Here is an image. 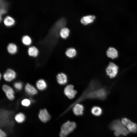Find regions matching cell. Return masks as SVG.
I'll return each mask as SVG.
<instances>
[{
    "instance_id": "1",
    "label": "cell",
    "mask_w": 137,
    "mask_h": 137,
    "mask_svg": "<svg viewBox=\"0 0 137 137\" xmlns=\"http://www.w3.org/2000/svg\"><path fill=\"white\" fill-rule=\"evenodd\" d=\"M94 81L91 82L88 88L83 95L69 106L70 109L72 108L75 104L79 103L86 99H97L101 100L105 99L107 93L104 88H98V85Z\"/></svg>"
},
{
    "instance_id": "2",
    "label": "cell",
    "mask_w": 137,
    "mask_h": 137,
    "mask_svg": "<svg viewBox=\"0 0 137 137\" xmlns=\"http://www.w3.org/2000/svg\"><path fill=\"white\" fill-rule=\"evenodd\" d=\"M111 130L114 131V134L116 136L121 135L126 136L129 133V131L119 120L114 121L110 125Z\"/></svg>"
},
{
    "instance_id": "3",
    "label": "cell",
    "mask_w": 137,
    "mask_h": 137,
    "mask_svg": "<svg viewBox=\"0 0 137 137\" xmlns=\"http://www.w3.org/2000/svg\"><path fill=\"white\" fill-rule=\"evenodd\" d=\"M77 124L73 121H67L61 125L59 133L60 137H67L76 129Z\"/></svg>"
},
{
    "instance_id": "4",
    "label": "cell",
    "mask_w": 137,
    "mask_h": 137,
    "mask_svg": "<svg viewBox=\"0 0 137 137\" xmlns=\"http://www.w3.org/2000/svg\"><path fill=\"white\" fill-rule=\"evenodd\" d=\"M118 69L117 65L112 62H110L106 69V71L107 75L110 78H113L117 75Z\"/></svg>"
},
{
    "instance_id": "5",
    "label": "cell",
    "mask_w": 137,
    "mask_h": 137,
    "mask_svg": "<svg viewBox=\"0 0 137 137\" xmlns=\"http://www.w3.org/2000/svg\"><path fill=\"white\" fill-rule=\"evenodd\" d=\"M121 122L124 126H126L129 132L134 133L137 132L136 124L132 122L129 119L126 118H123Z\"/></svg>"
},
{
    "instance_id": "6",
    "label": "cell",
    "mask_w": 137,
    "mask_h": 137,
    "mask_svg": "<svg viewBox=\"0 0 137 137\" xmlns=\"http://www.w3.org/2000/svg\"><path fill=\"white\" fill-rule=\"evenodd\" d=\"M74 88L73 85L68 84L66 86L64 89V94L69 99L74 98L77 94V91L74 89Z\"/></svg>"
},
{
    "instance_id": "7",
    "label": "cell",
    "mask_w": 137,
    "mask_h": 137,
    "mask_svg": "<svg viewBox=\"0 0 137 137\" xmlns=\"http://www.w3.org/2000/svg\"><path fill=\"white\" fill-rule=\"evenodd\" d=\"M74 114L76 116H80L84 114V108L81 104L77 103L74 105L72 107Z\"/></svg>"
},
{
    "instance_id": "8",
    "label": "cell",
    "mask_w": 137,
    "mask_h": 137,
    "mask_svg": "<svg viewBox=\"0 0 137 137\" xmlns=\"http://www.w3.org/2000/svg\"><path fill=\"white\" fill-rule=\"evenodd\" d=\"M38 116L39 119L42 122L45 123L48 121L51 118V116L45 109H41L39 111Z\"/></svg>"
},
{
    "instance_id": "9",
    "label": "cell",
    "mask_w": 137,
    "mask_h": 137,
    "mask_svg": "<svg viewBox=\"0 0 137 137\" xmlns=\"http://www.w3.org/2000/svg\"><path fill=\"white\" fill-rule=\"evenodd\" d=\"M2 89L9 99L12 100L14 99V92L11 88L7 85L5 84L3 86Z\"/></svg>"
},
{
    "instance_id": "10",
    "label": "cell",
    "mask_w": 137,
    "mask_h": 137,
    "mask_svg": "<svg viewBox=\"0 0 137 137\" xmlns=\"http://www.w3.org/2000/svg\"><path fill=\"white\" fill-rule=\"evenodd\" d=\"M16 74L13 70L8 69L7 70L3 75L4 79L6 81H10L16 77Z\"/></svg>"
},
{
    "instance_id": "11",
    "label": "cell",
    "mask_w": 137,
    "mask_h": 137,
    "mask_svg": "<svg viewBox=\"0 0 137 137\" xmlns=\"http://www.w3.org/2000/svg\"><path fill=\"white\" fill-rule=\"evenodd\" d=\"M56 77L57 81L60 85H64L67 82V76L64 73H59L57 75Z\"/></svg>"
},
{
    "instance_id": "12",
    "label": "cell",
    "mask_w": 137,
    "mask_h": 137,
    "mask_svg": "<svg viewBox=\"0 0 137 137\" xmlns=\"http://www.w3.org/2000/svg\"><path fill=\"white\" fill-rule=\"evenodd\" d=\"M106 54L108 57L114 59L117 57L118 52L115 48L111 47L108 48L106 51Z\"/></svg>"
},
{
    "instance_id": "13",
    "label": "cell",
    "mask_w": 137,
    "mask_h": 137,
    "mask_svg": "<svg viewBox=\"0 0 137 137\" xmlns=\"http://www.w3.org/2000/svg\"><path fill=\"white\" fill-rule=\"evenodd\" d=\"M25 89V92L30 95H35L38 92L37 91L33 86L28 83L26 85Z\"/></svg>"
},
{
    "instance_id": "14",
    "label": "cell",
    "mask_w": 137,
    "mask_h": 137,
    "mask_svg": "<svg viewBox=\"0 0 137 137\" xmlns=\"http://www.w3.org/2000/svg\"><path fill=\"white\" fill-rule=\"evenodd\" d=\"M102 108L98 106H94L93 107L91 110V113L94 116H99L101 115L102 113Z\"/></svg>"
},
{
    "instance_id": "15",
    "label": "cell",
    "mask_w": 137,
    "mask_h": 137,
    "mask_svg": "<svg viewBox=\"0 0 137 137\" xmlns=\"http://www.w3.org/2000/svg\"><path fill=\"white\" fill-rule=\"evenodd\" d=\"M95 18V16L93 15L85 16L81 18V22L83 24L86 25L93 22Z\"/></svg>"
},
{
    "instance_id": "16",
    "label": "cell",
    "mask_w": 137,
    "mask_h": 137,
    "mask_svg": "<svg viewBox=\"0 0 137 137\" xmlns=\"http://www.w3.org/2000/svg\"><path fill=\"white\" fill-rule=\"evenodd\" d=\"M37 88L40 90H43L46 88L47 84L45 81L43 79H40L36 83Z\"/></svg>"
},
{
    "instance_id": "17",
    "label": "cell",
    "mask_w": 137,
    "mask_h": 137,
    "mask_svg": "<svg viewBox=\"0 0 137 137\" xmlns=\"http://www.w3.org/2000/svg\"><path fill=\"white\" fill-rule=\"evenodd\" d=\"M14 118L17 122L19 123H21L24 121L25 119V117L23 113L20 112L17 113L15 115Z\"/></svg>"
},
{
    "instance_id": "18",
    "label": "cell",
    "mask_w": 137,
    "mask_h": 137,
    "mask_svg": "<svg viewBox=\"0 0 137 137\" xmlns=\"http://www.w3.org/2000/svg\"><path fill=\"white\" fill-rule=\"evenodd\" d=\"M28 53L30 56L36 57L38 55V49L35 47L31 46L29 48Z\"/></svg>"
},
{
    "instance_id": "19",
    "label": "cell",
    "mask_w": 137,
    "mask_h": 137,
    "mask_svg": "<svg viewBox=\"0 0 137 137\" xmlns=\"http://www.w3.org/2000/svg\"><path fill=\"white\" fill-rule=\"evenodd\" d=\"M7 49L9 53L11 54H14L17 51V47L15 44L13 43H10L8 45Z\"/></svg>"
},
{
    "instance_id": "20",
    "label": "cell",
    "mask_w": 137,
    "mask_h": 137,
    "mask_svg": "<svg viewBox=\"0 0 137 137\" xmlns=\"http://www.w3.org/2000/svg\"><path fill=\"white\" fill-rule=\"evenodd\" d=\"M66 55L70 58L74 57L76 54V52L74 48H70L67 49L65 52Z\"/></svg>"
},
{
    "instance_id": "21",
    "label": "cell",
    "mask_w": 137,
    "mask_h": 137,
    "mask_svg": "<svg viewBox=\"0 0 137 137\" xmlns=\"http://www.w3.org/2000/svg\"><path fill=\"white\" fill-rule=\"evenodd\" d=\"M14 20L13 19L9 16L6 17L4 20L5 24L7 26L12 25L14 23Z\"/></svg>"
},
{
    "instance_id": "22",
    "label": "cell",
    "mask_w": 137,
    "mask_h": 137,
    "mask_svg": "<svg viewBox=\"0 0 137 137\" xmlns=\"http://www.w3.org/2000/svg\"><path fill=\"white\" fill-rule=\"evenodd\" d=\"M69 32V30L68 28L64 27L62 28L60 30V35L62 38H65L68 36Z\"/></svg>"
},
{
    "instance_id": "23",
    "label": "cell",
    "mask_w": 137,
    "mask_h": 137,
    "mask_svg": "<svg viewBox=\"0 0 137 137\" xmlns=\"http://www.w3.org/2000/svg\"><path fill=\"white\" fill-rule=\"evenodd\" d=\"M22 41L24 44L29 45L31 43V40L29 36H25L23 37L22 39Z\"/></svg>"
},
{
    "instance_id": "24",
    "label": "cell",
    "mask_w": 137,
    "mask_h": 137,
    "mask_svg": "<svg viewBox=\"0 0 137 137\" xmlns=\"http://www.w3.org/2000/svg\"><path fill=\"white\" fill-rule=\"evenodd\" d=\"M30 101L27 99H25L22 100L21 101L22 105L25 107H27L30 104Z\"/></svg>"
},
{
    "instance_id": "25",
    "label": "cell",
    "mask_w": 137,
    "mask_h": 137,
    "mask_svg": "<svg viewBox=\"0 0 137 137\" xmlns=\"http://www.w3.org/2000/svg\"><path fill=\"white\" fill-rule=\"evenodd\" d=\"M14 87L17 89L20 90L22 88V83L20 82H17L15 83L14 85Z\"/></svg>"
},
{
    "instance_id": "26",
    "label": "cell",
    "mask_w": 137,
    "mask_h": 137,
    "mask_svg": "<svg viewBox=\"0 0 137 137\" xmlns=\"http://www.w3.org/2000/svg\"><path fill=\"white\" fill-rule=\"evenodd\" d=\"M6 133L1 129L0 130V137H6Z\"/></svg>"
},
{
    "instance_id": "27",
    "label": "cell",
    "mask_w": 137,
    "mask_h": 137,
    "mask_svg": "<svg viewBox=\"0 0 137 137\" xmlns=\"http://www.w3.org/2000/svg\"><path fill=\"white\" fill-rule=\"evenodd\" d=\"M0 79H1V74H0Z\"/></svg>"
}]
</instances>
